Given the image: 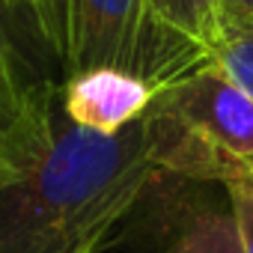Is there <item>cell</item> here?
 <instances>
[{
    "mask_svg": "<svg viewBox=\"0 0 253 253\" xmlns=\"http://www.w3.org/2000/svg\"><path fill=\"white\" fill-rule=\"evenodd\" d=\"M146 6L164 33L209 57V42L217 24V0H146Z\"/></svg>",
    "mask_w": 253,
    "mask_h": 253,
    "instance_id": "7",
    "label": "cell"
},
{
    "mask_svg": "<svg viewBox=\"0 0 253 253\" xmlns=\"http://www.w3.org/2000/svg\"><path fill=\"white\" fill-rule=\"evenodd\" d=\"M54 107L57 89L30 75V66L21 60L0 12V125L27 161H36L51 140Z\"/></svg>",
    "mask_w": 253,
    "mask_h": 253,
    "instance_id": "6",
    "label": "cell"
},
{
    "mask_svg": "<svg viewBox=\"0 0 253 253\" xmlns=\"http://www.w3.org/2000/svg\"><path fill=\"white\" fill-rule=\"evenodd\" d=\"M155 86L122 69H86L69 75L57 89L63 116L92 134H119L134 125L152 104Z\"/></svg>",
    "mask_w": 253,
    "mask_h": 253,
    "instance_id": "5",
    "label": "cell"
},
{
    "mask_svg": "<svg viewBox=\"0 0 253 253\" xmlns=\"http://www.w3.org/2000/svg\"><path fill=\"white\" fill-rule=\"evenodd\" d=\"M209 63L253 98V30L217 27L209 42Z\"/></svg>",
    "mask_w": 253,
    "mask_h": 253,
    "instance_id": "8",
    "label": "cell"
},
{
    "mask_svg": "<svg viewBox=\"0 0 253 253\" xmlns=\"http://www.w3.org/2000/svg\"><path fill=\"white\" fill-rule=\"evenodd\" d=\"M209 57L158 27L146 0H66L63 72L122 69L155 89L185 78Z\"/></svg>",
    "mask_w": 253,
    "mask_h": 253,
    "instance_id": "3",
    "label": "cell"
},
{
    "mask_svg": "<svg viewBox=\"0 0 253 253\" xmlns=\"http://www.w3.org/2000/svg\"><path fill=\"white\" fill-rule=\"evenodd\" d=\"M104 253H241L226 188L164 173Z\"/></svg>",
    "mask_w": 253,
    "mask_h": 253,
    "instance_id": "4",
    "label": "cell"
},
{
    "mask_svg": "<svg viewBox=\"0 0 253 253\" xmlns=\"http://www.w3.org/2000/svg\"><path fill=\"white\" fill-rule=\"evenodd\" d=\"M164 173L146 113L119 134H92L57 104L48 146L0 182V253H104Z\"/></svg>",
    "mask_w": 253,
    "mask_h": 253,
    "instance_id": "1",
    "label": "cell"
},
{
    "mask_svg": "<svg viewBox=\"0 0 253 253\" xmlns=\"http://www.w3.org/2000/svg\"><path fill=\"white\" fill-rule=\"evenodd\" d=\"M223 188L232 203L241 253H253V173H235L223 182Z\"/></svg>",
    "mask_w": 253,
    "mask_h": 253,
    "instance_id": "10",
    "label": "cell"
},
{
    "mask_svg": "<svg viewBox=\"0 0 253 253\" xmlns=\"http://www.w3.org/2000/svg\"><path fill=\"white\" fill-rule=\"evenodd\" d=\"M217 27L253 30V0H217Z\"/></svg>",
    "mask_w": 253,
    "mask_h": 253,
    "instance_id": "11",
    "label": "cell"
},
{
    "mask_svg": "<svg viewBox=\"0 0 253 253\" xmlns=\"http://www.w3.org/2000/svg\"><path fill=\"white\" fill-rule=\"evenodd\" d=\"M30 164H33V161H27V158L18 152V146L12 143V137L6 134V128L0 125V182L18 176V173L27 170Z\"/></svg>",
    "mask_w": 253,
    "mask_h": 253,
    "instance_id": "12",
    "label": "cell"
},
{
    "mask_svg": "<svg viewBox=\"0 0 253 253\" xmlns=\"http://www.w3.org/2000/svg\"><path fill=\"white\" fill-rule=\"evenodd\" d=\"M30 24L42 45L60 60L66 39V0H30Z\"/></svg>",
    "mask_w": 253,
    "mask_h": 253,
    "instance_id": "9",
    "label": "cell"
},
{
    "mask_svg": "<svg viewBox=\"0 0 253 253\" xmlns=\"http://www.w3.org/2000/svg\"><path fill=\"white\" fill-rule=\"evenodd\" d=\"M146 119L164 170L220 185L235 173H253V98L209 60L161 86Z\"/></svg>",
    "mask_w": 253,
    "mask_h": 253,
    "instance_id": "2",
    "label": "cell"
}]
</instances>
